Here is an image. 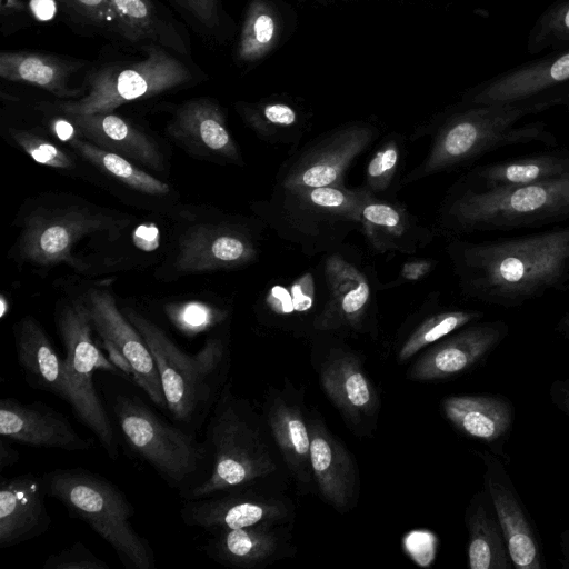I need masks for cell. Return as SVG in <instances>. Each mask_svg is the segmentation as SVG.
<instances>
[{"mask_svg":"<svg viewBox=\"0 0 569 569\" xmlns=\"http://www.w3.org/2000/svg\"><path fill=\"white\" fill-rule=\"evenodd\" d=\"M461 292L487 305L520 307L569 290V223L516 238L448 244Z\"/></svg>","mask_w":569,"mask_h":569,"instance_id":"6da1fadb","label":"cell"},{"mask_svg":"<svg viewBox=\"0 0 569 569\" xmlns=\"http://www.w3.org/2000/svg\"><path fill=\"white\" fill-rule=\"evenodd\" d=\"M556 107V99L549 92L508 103L455 104L429 123L428 130L433 132L429 152L402 183L459 167L510 146L542 143L553 147L557 139L545 122H518Z\"/></svg>","mask_w":569,"mask_h":569,"instance_id":"7a4b0ae2","label":"cell"},{"mask_svg":"<svg viewBox=\"0 0 569 569\" xmlns=\"http://www.w3.org/2000/svg\"><path fill=\"white\" fill-rule=\"evenodd\" d=\"M124 316L148 345L159 371L168 416L196 432L209 417L220 393L228 348L221 337H209L194 355L184 352L157 323L132 308Z\"/></svg>","mask_w":569,"mask_h":569,"instance_id":"3957f363","label":"cell"},{"mask_svg":"<svg viewBox=\"0 0 569 569\" xmlns=\"http://www.w3.org/2000/svg\"><path fill=\"white\" fill-rule=\"evenodd\" d=\"M42 480L47 496L108 542L126 569L156 568L150 542L132 522L134 508L112 481L83 468H58Z\"/></svg>","mask_w":569,"mask_h":569,"instance_id":"277c9868","label":"cell"},{"mask_svg":"<svg viewBox=\"0 0 569 569\" xmlns=\"http://www.w3.org/2000/svg\"><path fill=\"white\" fill-rule=\"evenodd\" d=\"M456 233L509 231L569 221V173L521 187L472 190L457 187L442 208Z\"/></svg>","mask_w":569,"mask_h":569,"instance_id":"5b68a950","label":"cell"},{"mask_svg":"<svg viewBox=\"0 0 569 569\" xmlns=\"http://www.w3.org/2000/svg\"><path fill=\"white\" fill-rule=\"evenodd\" d=\"M111 410L127 447L180 498L210 473L211 457L206 443L159 416L139 397L120 393L112 400Z\"/></svg>","mask_w":569,"mask_h":569,"instance_id":"8992f818","label":"cell"},{"mask_svg":"<svg viewBox=\"0 0 569 569\" xmlns=\"http://www.w3.org/2000/svg\"><path fill=\"white\" fill-rule=\"evenodd\" d=\"M208 418L204 443L211 457V470L182 500L247 487L276 470L258 426L229 386L223 388Z\"/></svg>","mask_w":569,"mask_h":569,"instance_id":"52a82bcc","label":"cell"},{"mask_svg":"<svg viewBox=\"0 0 569 569\" xmlns=\"http://www.w3.org/2000/svg\"><path fill=\"white\" fill-rule=\"evenodd\" d=\"M142 49L144 59L103 64L89 71L86 76V94L59 101L54 103V109L64 116L113 112L124 103L151 98L194 81L192 70L173 52L152 43Z\"/></svg>","mask_w":569,"mask_h":569,"instance_id":"ba28073f","label":"cell"},{"mask_svg":"<svg viewBox=\"0 0 569 569\" xmlns=\"http://www.w3.org/2000/svg\"><path fill=\"white\" fill-rule=\"evenodd\" d=\"M57 328L64 346V371L71 393L70 407L76 418L98 438L107 456L116 461L119 441L112 421L93 385L98 370L122 373L92 337V322L86 301L76 300L61 307Z\"/></svg>","mask_w":569,"mask_h":569,"instance_id":"9c48e42d","label":"cell"},{"mask_svg":"<svg viewBox=\"0 0 569 569\" xmlns=\"http://www.w3.org/2000/svg\"><path fill=\"white\" fill-rule=\"evenodd\" d=\"M363 188H278L271 202L272 223L303 246H326L360 224Z\"/></svg>","mask_w":569,"mask_h":569,"instance_id":"30bf717a","label":"cell"},{"mask_svg":"<svg viewBox=\"0 0 569 569\" xmlns=\"http://www.w3.org/2000/svg\"><path fill=\"white\" fill-rule=\"evenodd\" d=\"M378 134L367 122H350L307 146L284 170L278 188L342 187L346 171Z\"/></svg>","mask_w":569,"mask_h":569,"instance_id":"8fae6325","label":"cell"},{"mask_svg":"<svg viewBox=\"0 0 569 569\" xmlns=\"http://www.w3.org/2000/svg\"><path fill=\"white\" fill-rule=\"evenodd\" d=\"M116 224L117 221L110 217L82 209L34 213L27 220L22 231L20 253L36 264L68 263L79 268L71 252L77 241Z\"/></svg>","mask_w":569,"mask_h":569,"instance_id":"7c38bea8","label":"cell"},{"mask_svg":"<svg viewBox=\"0 0 569 569\" xmlns=\"http://www.w3.org/2000/svg\"><path fill=\"white\" fill-rule=\"evenodd\" d=\"M485 471V489L491 499L509 550L512 567L543 569L545 560L538 532L497 455L478 451Z\"/></svg>","mask_w":569,"mask_h":569,"instance_id":"4fadbf2b","label":"cell"},{"mask_svg":"<svg viewBox=\"0 0 569 569\" xmlns=\"http://www.w3.org/2000/svg\"><path fill=\"white\" fill-rule=\"evenodd\" d=\"M92 327L101 339L110 341L131 363L134 383L151 402L168 415V406L153 356L141 333L121 311L107 290H92L86 300Z\"/></svg>","mask_w":569,"mask_h":569,"instance_id":"5bb4252c","label":"cell"},{"mask_svg":"<svg viewBox=\"0 0 569 569\" xmlns=\"http://www.w3.org/2000/svg\"><path fill=\"white\" fill-rule=\"evenodd\" d=\"M502 320L473 322L441 339L409 369L413 380L430 381L460 375L486 359L508 336Z\"/></svg>","mask_w":569,"mask_h":569,"instance_id":"9a60e30c","label":"cell"},{"mask_svg":"<svg viewBox=\"0 0 569 569\" xmlns=\"http://www.w3.org/2000/svg\"><path fill=\"white\" fill-rule=\"evenodd\" d=\"M0 436L29 447L89 450L92 439L79 435L68 418L41 401L0 400Z\"/></svg>","mask_w":569,"mask_h":569,"instance_id":"2e32d148","label":"cell"},{"mask_svg":"<svg viewBox=\"0 0 569 569\" xmlns=\"http://www.w3.org/2000/svg\"><path fill=\"white\" fill-rule=\"evenodd\" d=\"M566 83H569V48L548 52L468 89L457 106L520 101Z\"/></svg>","mask_w":569,"mask_h":569,"instance_id":"e0dca14e","label":"cell"},{"mask_svg":"<svg viewBox=\"0 0 569 569\" xmlns=\"http://www.w3.org/2000/svg\"><path fill=\"white\" fill-rule=\"evenodd\" d=\"M242 489L238 487L204 498L183 500L180 518L186 526L214 533L223 529L269 525L286 517L287 509L281 502Z\"/></svg>","mask_w":569,"mask_h":569,"instance_id":"ac0fdd59","label":"cell"},{"mask_svg":"<svg viewBox=\"0 0 569 569\" xmlns=\"http://www.w3.org/2000/svg\"><path fill=\"white\" fill-rule=\"evenodd\" d=\"M42 477L32 472L0 477V549L30 541L51 526Z\"/></svg>","mask_w":569,"mask_h":569,"instance_id":"d6986e66","label":"cell"},{"mask_svg":"<svg viewBox=\"0 0 569 569\" xmlns=\"http://www.w3.org/2000/svg\"><path fill=\"white\" fill-rule=\"evenodd\" d=\"M257 249L244 232L221 226H196L180 240L176 260L181 273L229 269L254 260Z\"/></svg>","mask_w":569,"mask_h":569,"instance_id":"ffe728a7","label":"cell"},{"mask_svg":"<svg viewBox=\"0 0 569 569\" xmlns=\"http://www.w3.org/2000/svg\"><path fill=\"white\" fill-rule=\"evenodd\" d=\"M298 27V16L283 0H248L234 48L238 66L260 63L284 44Z\"/></svg>","mask_w":569,"mask_h":569,"instance_id":"44dd1931","label":"cell"},{"mask_svg":"<svg viewBox=\"0 0 569 569\" xmlns=\"http://www.w3.org/2000/svg\"><path fill=\"white\" fill-rule=\"evenodd\" d=\"M328 300L315 319L321 331L359 328L371 300V289L366 274L338 253L325 262Z\"/></svg>","mask_w":569,"mask_h":569,"instance_id":"7402d4cb","label":"cell"},{"mask_svg":"<svg viewBox=\"0 0 569 569\" xmlns=\"http://www.w3.org/2000/svg\"><path fill=\"white\" fill-rule=\"evenodd\" d=\"M360 226L379 253H413L431 241V232L400 203L378 198L363 188Z\"/></svg>","mask_w":569,"mask_h":569,"instance_id":"603a6c76","label":"cell"},{"mask_svg":"<svg viewBox=\"0 0 569 569\" xmlns=\"http://www.w3.org/2000/svg\"><path fill=\"white\" fill-rule=\"evenodd\" d=\"M447 419L463 435L480 440L495 455L505 456L507 440L515 420L511 401L501 395L451 396L442 401Z\"/></svg>","mask_w":569,"mask_h":569,"instance_id":"cb8c5ba5","label":"cell"},{"mask_svg":"<svg viewBox=\"0 0 569 569\" xmlns=\"http://www.w3.org/2000/svg\"><path fill=\"white\" fill-rule=\"evenodd\" d=\"M18 365L29 386L71 402V393L62 359L41 325L32 317H23L13 326Z\"/></svg>","mask_w":569,"mask_h":569,"instance_id":"d4e9b609","label":"cell"},{"mask_svg":"<svg viewBox=\"0 0 569 569\" xmlns=\"http://www.w3.org/2000/svg\"><path fill=\"white\" fill-rule=\"evenodd\" d=\"M310 466L322 497L338 511L351 507L356 470L349 452L319 419H310Z\"/></svg>","mask_w":569,"mask_h":569,"instance_id":"484cf974","label":"cell"},{"mask_svg":"<svg viewBox=\"0 0 569 569\" xmlns=\"http://www.w3.org/2000/svg\"><path fill=\"white\" fill-rule=\"evenodd\" d=\"M79 134L107 151L139 162L153 170L163 168V157L143 130L113 112L68 114Z\"/></svg>","mask_w":569,"mask_h":569,"instance_id":"4316f807","label":"cell"},{"mask_svg":"<svg viewBox=\"0 0 569 569\" xmlns=\"http://www.w3.org/2000/svg\"><path fill=\"white\" fill-rule=\"evenodd\" d=\"M179 141L200 151L240 162L238 147L227 127L221 107L212 99L197 98L183 102L169 124Z\"/></svg>","mask_w":569,"mask_h":569,"instance_id":"83f0119b","label":"cell"},{"mask_svg":"<svg viewBox=\"0 0 569 569\" xmlns=\"http://www.w3.org/2000/svg\"><path fill=\"white\" fill-rule=\"evenodd\" d=\"M83 60L40 51L10 50L0 53V77L12 82L39 87L59 99L86 94V88L68 86L70 77L84 66Z\"/></svg>","mask_w":569,"mask_h":569,"instance_id":"f1b7e54d","label":"cell"},{"mask_svg":"<svg viewBox=\"0 0 569 569\" xmlns=\"http://www.w3.org/2000/svg\"><path fill=\"white\" fill-rule=\"evenodd\" d=\"M569 173V151L556 150L477 167L459 188L491 190L548 181Z\"/></svg>","mask_w":569,"mask_h":569,"instance_id":"f546056e","label":"cell"},{"mask_svg":"<svg viewBox=\"0 0 569 569\" xmlns=\"http://www.w3.org/2000/svg\"><path fill=\"white\" fill-rule=\"evenodd\" d=\"M320 379L326 395L351 422L360 423L375 413L376 392L353 355H330L322 365Z\"/></svg>","mask_w":569,"mask_h":569,"instance_id":"4dcf8cb0","label":"cell"},{"mask_svg":"<svg viewBox=\"0 0 569 569\" xmlns=\"http://www.w3.org/2000/svg\"><path fill=\"white\" fill-rule=\"evenodd\" d=\"M117 20L118 36L127 42L161 46L173 53L189 54V42L177 24L153 0H109Z\"/></svg>","mask_w":569,"mask_h":569,"instance_id":"1f68e13d","label":"cell"},{"mask_svg":"<svg viewBox=\"0 0 569 569\" xmlns=\"http://www.w3.org/2000/svg\"><path fill=\"white\" fill-rule=\"evenodd\" d=\"M466 521L469 531L470 569H509L512 567L501 526L485 489L471 500Z\"/></svg>","mask_w":569,"mask_h":569,"instance_id":"d6a6232c","label":"cell"},{"mask_svg":"<svg viewBox=\"0 0 569 569\" xmlns=\"http://www.w3.org/2000/svg\"><path fill=\"white\" fill-rule=\"evenodd\" d=\"M266 419L288 468L298 480L308 482L312 472L310 436L299 407L282 397L270 398Z\"/></svg>","mask_w":569,"mask_h":569,"instance_id":"836d02e7","label":"cell"},{"mask_svg":"<svg viewBox=\"0 0 569 569\" xmlns=\"http://www.w3.org/2000/svg\"><path fill=\"white\" fill-rule=\"evenodd\" d=\"M211 535L203 551L216 562L228 567H258L276 553L278 546L269 525L223 529Z\"/></svg>","mask_w":569,"mask_h":569,"instance_id":"e575fe53","label":"cell"},{"mask_svg":"<svg viewBox=\"0 0 569 569\" xmlns=\"http://www.w3.org/2000/svg\"><path fill=\"white\" fill-rule=\"evenodd\" d=\"M236 108L257 134L272 142L299 139L307 123L305 111L289 99L268 98L258 102H238Z\"/></svg>","mask_w":569,"mask_h":569,"instance_id":"d590c367","label":"cell"},{"mask_svg":"<svg viewBox=\"0 0 569 569\" xmlns=\"http://www.w3.org/2000/svg\"><path fill=\"white\" fill-rule=\"evenodd\" d=\"M70 143L83 159L129 188L156 197L169 193L166 182L141 170L131 160L78 137Z\"/></svg>","mask_w":569,"mask_h":569,"instance_id":"8d00e7d4","label":"cell"},{"mask_svg":"<svg viewBox=\"0 0 569 569\" xmlns=\"http://www.w3.org/2000/svg\"><path fill=\"white\" fill-rule=\"evenodd\" d=\"M483 312L479 310H447L426 318L407 338L399 351L405 361L421 349L440 341L460 328L479 321Z\"/></svg>","mask_w":569,"mask_h":569,"instance_id":"74e56055","label":"cell"},{"mask_svg":"<svg viewBox=\"0 0 569 569\" xmlns=\"http://www.w3.org/2000/svg\"><path fill=\"white\" fill-rule=\"evenodd\" d=\"M568 48L569 0H557L532 24L527 38V52L538 54Z\"/></svg>","mask_w":569,"mask_h":569,"instance_id":"f35d334b","label":"cell"},{"mask_svg":"<svg viewBox=\"0 0 569 569\" xmlns=\"http://www.w3.org/2000/svg\"><path fill=\"white\" fill-rule=\"evenodd\" d=\"M401 138L397 134L383 141L370 158L366 168V188L378 194L385 192L392 183L401 156Z\"/></svg>","mask_w":569,"mask_h":569,"instance_id":"ab89813d","label":"cell"},{"mask_svg":"<svg viewBox=\"0 0 569 569\" xmlns=\"http://www.w3.org/2000/svg\"><path fill=\"white\" fill-rule=\"evenodd\" d=\"M11 137L36 162L57 169L73 168L72 159L46 138L18 129L11 130Z\"/></svg>","mask_w":569,"mask_h":569,"instance_id":"60d3db41","label":"cell"},{"mask_svg":"<svg viewBox=\"0 0 569 569\" xmlns=\"http://www.w3.org/2000/svg\"><path fill=\"white\" fill-rule=\"evenodd\" d=\"M168 315L184 335L194 336L219 323L224 313L200 303L172 307Z\"/></svg>","mask_w":569,"mask_h":569,"instance_id":"b9f144b4","label":"cell"},{"mask_svg":"<svg viewBox=\"0 0 569 569\" xmlns=\"http://www.w3.org/2000/svg\"><path fill=\"white\" fill-rule=\"evenodd\" d=\"M62 2L84 23L118 36L116 16L109 0H62Z\"/></svg>","mask_w":569,"mask_h":569,"instance_id":"7bdbcfd3","label":"cell"},{"mask_svg":"<svg viewBox=\"0 0 569 569\" xmlns=\"http://www.w3.org/2000/svg\"><path fill=\"white\" fill-rule=\"evenodd\" d=\"M43 569H110V566L98 558L82 542L49 555L42 565Z\"/></svg>","mask_w":569,"mask_h":569,"instance_id":"ee69618b","label":"cell"},{"mask_svg":"<svg viewBox=\"0 0 569 569\" xmlns=\"http://www.w3.org/2000/svg\"><path fill=\"white\" fill-rule=\"evenodd\" d=\"M199 23L210 29L221 23L220 0H174Z\"/></svg>","mask_w":569,"mask_h":569,"instance_id":"f6af8a7d","label":"cell"},{"mask_svg":"<svg viewBox=\"0 0 569 569\" xmlns=\"http://www.w3.org/2000/svg\"><path fill=\"white\" fill-rule=\"evenodd\" d=\"M436 264L437 261L430 259H415L407 261L402 264L397 279L398 281H396L395 284L399 282L419 281L430 273Z\"/></svg>","mask_w":569,"mask_h":569,"instance_id":"bcb514c9","label":"cell"},{"mask_svg":"<svg viewBox=\"0 0 569 569\" xmlns=\"http://www.w3.org/2000/svg\"><path fill=\"white\" fill-rule=\"evenodd\" d=\"M548 393L551 403L569 418V378L555 380Z\"/></svg>","mask_w":569,"mask_h":569,"instance_id":"7dc6e473","label":"cell"},{"mask_svg":"<svg viewBox=\"0 0 569 569\" xmlns=\"http://www.w3.org/2000/svg\"><path fill=\"white\" fill-rule=\"evenodd\" d=\"M102 347L108 353L109 360L126 375L127 379L134 382V371L129 360L110 341L101 339Z\"/></svg>","mask_w":569,"mask_h":569,"instance_id":"c3c4849f","label":"cell"},{"mask_svg":"<svg viewBox=\"0 0 569 569\" xmlns=\"http://www.w3.org/2000/svg\"><path fill=\"white\" fill-rule=\"evenodd\" d=\"M29 10L38 20L48 21L54 17L57 6L54 0H30Z\"/></svg>","mask_w":569,"mask_h":569,"instance_id":"681fc988","label":"cell"},{"mask_svg":"<svg viewBox=\"0 0 569 569\" xmlns=\"http://www.w3.org/2000/svg\"><path fill=\"white\" fill-rule=\"evenodd\" d=\"M11 440L0 437V471L16 465L20 458L19 451L10 443Z\"/></svg>","mask_w":569,"mask_h":569,"instance_id":"f907efd6","label":"cell"},{"mask_svg":"<svg viewBox=\"0 0 569 569\" xmlns=\"http://www.w3.org/2000/svg\"><path fill=\"white\" fill-rule=\"evenodd\" d=\"M52 131L57 133L63 140H73L77 138V133H79L74 123L66 117V119H54L51 122Z\"/></svg>","mask_w":569,"mask_h":569,"instance_id":"816d5d0a","label":"cell"},{"mask_svg":"<svg viewBox=\"0 0 569 569\" xmlns=\"http://www.w3.org/2000/svg\"><path fill=\"white\" fill-rule=\"evenodd\" d=\"M29 4L24 0H0V14L2 19L26 12Z\"/></svg>","mask_w":569,"mask_h":569,"instance_id":"f5cc1de1","label":"cell"},{"mask_svg":"<svg viewBox=\"0 0 569 569\" xmlns=\"http://www.w3.org/2000/svg\"><path fill=\"white\" fill-rule=\"evenodd\" d=\"M560 546L562 552V567L569 569V529L562 531L560 536Z\"/></svg>","mask_w":569,"mask_h":569,"instance_id":"db71d44e","label":"cell"},{"mask_svg":"<svg viewBox=\"0 0 569 569\" xmlns=\"http://www.w3.org/2000/svg\"><path fill=\"white\" fill-rule=\"evenodd\" d=\"M555 330L559 336L569 339V311L557 322Z\"/></svg>","mask_w":569,"mask_h":569,"instance_id":"11a10c76","label":"cell"},{"mask_svg":"<svg viewBox=\"0 0 569 569\" xmlns=\"http://www.w3.org/2000/svg\"><path fill=\"white\" fill-rule=\"evenodd\" d=\"M299 1H308V0H299ZM313 1L321 2V3H330L333 1H360V0H313Z\"/></svg>","mask_w":569,"mask_h":569,"instance_id":"9f6ffc18","label":"cell"},{"mask_svg":"<svg viewBox=\"0 0 569 569\" xmlns=\"http://www.w3.org/2000/svg\"><path fill=\"white\" fill-rule=\"evenodd\" d=\"M1 317L4 316L6 313V300H4V297H1Z\"/></svg>","mask_w":569,"mask_h":569,"instance_id":"6f0895ef","label":"cell"}]
</instances>
